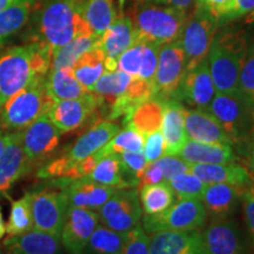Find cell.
I'll use <instances>...</instances> for the list:
<instances>
[{"label": "cell", "instance_id": "obj_1", "mask_svg": "<svg viewBox=\"0 0 254 254\" xmlns=\"http://www.w3.org/2000/svg\"><path fill=\"white\" fill-rule=\"evenodd\" d=\"M31 28V41L53 52L79 36L94 34L82 15L81 0H41Z\"/></svg>", "mask_w": 254, "mask_h": 254}, {"label": "cell", "instance_id": "obj_2", "mask_svg": "<svg viewBox=\"0 0 254 254\" xmlns=\"http://www.w3.org/2000/svg\"><path fill=\"white\" fill-rule=\"evenodd\" d=\"M52 57L50 47L36 41L12 47L0 57V110L18 92L46 78Z\"/></svg>", "mask_w": 254, "mask_h": 254}, {"label": "cell", "instance_id": "obj_3", "mask_svg": "<svg viewBox=\"0 0 254 254\" xmlns=\"http://www.w3.org/2000/svg\"><path fill=\"white\" fill-rule=\"evenodd\" d=\"M247 55L245 37L236 32H222L214 37L207 59L217 93L238 94L241 67Z\"/></svg>", "mask_w": 254, "mask_h": 254}, {"label": "cell", "instance_id": "obj_4", "mask_svg": "<svg viewBox=\"0 0 254 254\" xmlns=\"http://www.w3.org/2000/svg\"><path fill=\"white\" fill-rule=\"evenodd\" d=\"M131 19L135 41L163 46L180 39L189 18L186 12L172 6L141 5Z\"/></svg>", "mask_w": 254, "mask_h": 254}, {"label": "cell", "instance_id": "obj_5", "mask_svg": "<svg viewBox=\"0 0 254 254\" xmlns=\"http://www.w3.org/2000/svg\"><path fill=\"white\" fill-rule=\"evenodd\" d=\"M55 100L45 87V78L32 82L4 104L0 110V124L8 131L24 129L43 114L49 112Z\"/></svg>", "mask_w": 254, "mask_h": 254}, {"label": "cell", "instance_id": "obj_6", "mask_svg": "<svg viewBox=\"0 0 254 254\" xmlns=\"http://www.w3.org/2000/svg\"><path fill=\"white\" fill-rule=\"evenodd\" d=\"M207 111L220 123L232 146H241L251 140L252 109L238 94L217 93Z\"/></svg>", "mask_w": 254, "mask_h": 254}, {"label": "cell", "instance_id": "obj_7", "mask_svg": "<svg viewBox=\"0 0 254 254\" xmlns=\"http://www.w3.org/2000/svg\"><path fill=\"white\" fill-rule=\"evenodd\" d=\"M142 228L147 234L161 231H198L205 225L207 213L201 199H179L163 213L145 215Z\"/></svg>", "mask_w": 254, "mask_h": 254}, {"label": "cell", "instance_id": "obj_8", "mask_svg": "<svg viewBox=\"0 0 254 254\" xmlns=\"http://www.w3.org/2000/svg\"><path fill=\"white\" fill-rule=\"evenodd\" d=\"M218 18L201 6H195L194 13L187 19L180 37L186 60V72L207 58L218 27Z\"/></svg>", "mask_w": 254, "mask_h": 254}, {"label": "cell", "instance_id": "obj_9", "mask_svg": "<svg viewBox=\"0 0 254 254\" xmlns=\"http://www.w3.org/2000/svg\"><path fill=\"white\" fill-rule=\"evenodd\" d=\"M185 74L186 60L180 39L160 46L153 79V98L177 99Z\"/></svg>", "mask_w": 254, "mask_h": 254}, {"label": "cell", "instance_id": "obj_10", "mask_svg": "<svg viewBox=\"0 0 254 254\" xmlns=\"http://www.w3.org/2000/svg\"><path fill=\"white\" fill-rule=\"evenodd\" d=\"M104 226L119 233H127L140 224L142 209L135 187L119 189L97 211Z\"/></svg>", "mask_w": 254, "mask_h": 254}, {"label": "cell", "instance_id": "obj_11", "mask_svg": "<svg viewBox=\"0 0 254 254\" xmlns=\"http://www.w3.org/2000/svg\"><path fill=\"white\" fill-rule=\"evenodd\" d=\"M68 207L67 195L63 190H44L31 193L33 230L60 237Z\"/></svg>", "mask_w": 254, "mask_h": 254}, {"label": "cell", "instance_id": "obj_12", "mask_svg": "<svg viewBox=\"0 0 254 254\" xmlns=\"http://www.w3.org/2000/svg\"><path fill=\"white\" fill-rule=\"evenodd\" d=\"M101 106V100L90 92L77 99L55 101L47 112V116L62 133L72 132L94 118L98 109Z\"/></svg>", "mask_w": 254, "mask_h": 254}, {"label": "cell", "instance_id": "obj_13", "mask_svg": "<svg viewBox=\"0 0 254 254\" xmlns=\"http://www.w3.org/2000/svg\"><path fill=\"white\" fill-rule=\"evenodd\" d=\"M99 222V215L95 211L69 206L60 232L64 249L68 254H84Z\"/></svg>", "mask_w": 254, "mask_h": 254}, {"label": "cell", "instance_id": "obj_14", "mask_svg": "<svg viewBox=\"0 0 254 254\" xmlns=\"http://www.w3.org/2000/svg\"><path fill=\"white\" fill-rule=\"evenodd\" d=\"M20 133L24 152L30 164L43 160L52 154L62 138V132L51 122L47 113L25 127Z\"/></svg>", "mask_w": 254, "mask_h": 254}, {"label": "cell", "instance_id": "obj_15", "mask_svg": "<svg viewBox=\"0 0 254 254\" xmlns=\"http://www.w3.org/2000/svg\"><path fill=\"white\" fill-rule=\"evenodd\" d=\"M201 236L205 254H246L239 228L231 219H212Z\"/></svg>", "mask_w": 254, "mask_h": 254}, {"label": "cell", "instance_id": "obj_16", "mask_svg": "<svg viewBox=\"0 0 254 254\" xmlns=\"http://www.w3.org/2000/svg\"><path fill=\"white\" fill-rule=\"evenodd\" d=\"M134 43L135 33L132 19L120 12L116 20L101 34L99 39V47L105 55V71H117L118 58Z\"/></svg>", "mask_w": 254, "mask_h": 254}, {"label": "cell", "instance_id": "obj_17", "mask_svg": "<svg viewBox=\"0 0 254 254\" xmlns=\"http://www.w3.org/2000/svg\"><path fill=\"white\" fill-rule=\"evenodd\" d=\"M215 95V88L208 67V59L206 58L194 68L186 72L177 100H185L195 109L207 111L209 104Z\"/></svg>", "mask_w": 254, "mask_h": 254}, {"label": "cell", "instance_id": "obj_18", "mask_svg": "<svg viewBox=\"0 0 254 254\" xmlns=\"http://www.w3.org/2000/svg\"><path fill=\"white\" fill-rule=\"evenodd\" d=\"M55 184L62 187L66 193L69 206L87 208L97 212L109 200L117 189L100 185L88 180L87 178L80 179H60L55 180Z\"/></svg>", "mask_w": 254, "mask_h": 254}, {"label": "cell", "instance_id": "obj_19", "mask_svg": "<svg viewBox=\"0 0 254 254\" xmlns=\"http://www.w3.org/2000/svg\"><path fill=\"white\" fill-rule=\"evenodd\" d=\"M120 131V126L110 120L97 122L90 129L81 134L63 157L72 165L80 164L90 155L97 153Z\"/></svg>", "mask_w": 254, "mask_h": 254}, {"label": "cell", "instance_id": "obj_20", "mask_svg": "<svg viewBox=\"0 0 254 254\" xmlns=\"http://www.w3.org/2000/svg\"><path fill=\"white\" fill-rule=\"evenodd\" d=\"M148 254H205L201 232H157L150 238Z\"/></svg>", "mask_w": 254, "mask_h": 254}, {"label": "cell", "instance_id": "obj_21", "mask_svg": "<svg viewBox=\"0 0 254 254\" xmlns=\"http://www.w3.org/2000/svg\"><path fill=\"white\" fill-rule=\"evenodd\" d=\"M164 104L161 133L165 139V155H177L182 151L187 138L185 131L186 109L177 99L161 100Z\"/></svg>", "mask_w": 254, "mask_h": 254}, {"label": "cell", "instance_id": "obj_22", "mask_svg": "<svg viewBox=\"0 0 254 254\" xmlns=\"http://www.w3.org/2000/svg\"><path fill=\"white\" fill-rule=\"evenodd\" d=\"M245 187L228 184H207L201 201L206 213L214 218H230L236 212Z\"/></svg>", "mask_w": 254, "mask_h": 254}, {"label": "cell", "instance_id": "obj_23", "mask_svg": "<svg viewBox=\"0 0 254 254\" xmlns=\"http://www.w3.org/2000/svg\"><path fill=\"white\" fill-rule=\"evenodd\" d=\"M185 131L190 140L231 145L220 123L206 110H186Z\"/></svg>", "mask_w": 254, "mask_h": 254}, {"label": "cell", "instance_id": "obj_24", "mask_svg": "<svg viewBox=\"0 0 254 254\" xmlns=\"http://www.w3.org/2000/svg\"><path fill=\"white\" fill-rule=\"evenodd\" d=\"M190 172L205 184H228L245 189L253 179L250 171L237 163L190 164Z\"/></svg>", "mask_w": 254, "mask_h": 254}, {"label": "cell", "instance_id": "obj_25", "mask_svg": "<svg viewBox=\"0 0 254 254\" xmlns=\"http://www.w3.org/2000/svg\"><path fill=\"white\" fill-rule=\"evenodd\" d=\"M28 166L30 161L24 152L21 133H14L0 155V193L8 190L18 179L26 174Z\"/></svg>", "mask_w": 254, "mask_h": 254}, {"label": "cell", "instance_id": "obj_26", "mask_svg": "<svg viewBox=\"0 0 254 254\" xmlns=\"http://www.w3.org/2000/svg\"><path fill=\"white\" fill-rule=\"evenodd\" d=\"M6 254H63L60 237L31 230L4 241Z\"/></svg>", "mask_w": 254, "mask_h": 254}, {"label": "cell", "instance_id": "obj_27", "mask_svg": "<svg viewBox=\"0 0 254 254\" xmlns=\"http://www.w3.org/2000/svg\"><path fill=\"white\" fill-rule=\"evenodd\" d=\"M177 157L189 164H226L236 163L237 155L232 145L208 144L187 139Z\"/></svg>", "mask_w": 254, "mask_h": 254}, {"label": "cell", "instance_id": "obj_28", "mask_svg": "<svg viewBox=\"0 0 254 254\" xmlns=\"http://www.w3.org/2000/svg\"><path fill=\"white\" fill-rule=\"evenodd\" d=\"M163 112V101L157 98H151L138 105L128 116L125 117L124 122L126 127H132L146 138L151 133L160 131Z\"/></svg>", "mask_w": 254, "mask_h": 254}, {"label": "cell", "instance_id": "obj_29", "mask_svg": "<svg viewBox=\"0 0 254 254\" xmlns=\"http://www.w3.org/2000/svg\"><path fill=\"white\" fill-rule=\"evenodd\" d=\"M45 87L55 101L77 99L90 93V91L77 80L72 68L50 69L45 78Z\"/></svg>", "mask_w": 254, "mask_h": 254}, {"label": "cell", "instance_id": "obj_30", "mask_svg": "<svg viewBox=\"0 0 254 254\" xmlns=\"http://www.w3.org/2000/svg\"><path fill=\"white\" fill-rule=\"evenodd\" d=\"M72 71L82 86L87 91L92 92L95 82L106 72L105 71V55L99 45L84 53L74 64Z\"/></svg>", "mask_w": 254, "mask_h": 254}, {"label": "cell", "instance_id": "obj_31", "mask_svg": "<svg viewBox=\"0 0 254 254\" xmlns=\"http://www.w3.org/2000/svg\"><path fill=\"white\" fill-rule=\"evenodd\" d=\"M34 0H12L0 11V47L27 23Z\"/></svg>", "mask_w": 254, "mask_h": 254}, {"label": "cell", "instance_id": "obj_32", "mask_svg": "<svg viewBox=\"0 0 254 254\" xmlns=\"http://www.w3.org/2000/svg\"><path fill=\"white\" fill-rule=\"evenodd\" d=\"M141 209L146 215L163 213L174 204V192L170 184L164 182L155 185H144L138 189Z\"/></svg>", "mask_w": 254, "mask_h": 254}, {"label": "cell", "instance_id": "obj_33", "mask_svg": "<svg viewBox=\"0 0 254 254\" xmlns=\"http://www.w3.org/2000/svg\"><path fill=\"white\" fill-rule=\"evenodd\" d=\"M99 39L100 37L95 34H85L74 38L68 44L53 52L51 69L72 68L84 53L99 45Z\"/></svg>", "mask_w": 254, "mask_h": 254}, {"label": "cell", "instance_id": "obj_34", "mask_svg": "<svg viewBox=\"0 0 254 254\" xmlns=\"http://www.w3.org/2000/svg\"><path fill=\"white\" fill-rule=\"evenodd\" d=\"M82 15L98 37H101L118 17L113 0H86L82 2Z\"/></svg>", "mask_w": 254, "mask_h": 254}, {"label": "cell", "instance_id": "obj_35", "mask_svg": "<svg viewBox=\"0 0 254 254\" xmlns=\"http://www.w3.org/2000/svg\"><path fill=\"white\" fill-rule=\"evenodd\" d=\"M132 78L131 75L120 71V69L113 72H105L99 78V80L95 82L92 93L99 98L103 103V106H107L110 109L114 101L125 93Z\"/></svg>", "mask_w": 254, "mask_h": 254}, {"label": "cell", "instance_id": "obj_36", "mask_svg": "<svg viewBox=\"0 0 254 254\" xmlns=\"http://www.w3.org/2000/svg\"><path fill=\"white\" fill-rule=\"evenodd\" d=\"M84 178H87L88 180L100 184V185L110 186L117 190L129 187L124 178L118 155H106V157L100 158L92 172Z\"/></svg>", "mask_w": 254, "mask_h": 254}, {"label": "cell", "instance_id": "obj_37", "mask_svg": "<svg viewBox=\"0 0 254 254\" xmlns=\"http://www.w3.org/2000/svg\"><path fill=\"white\" fill-rule=\"evenodd\" d=\"M126 233L98 225L88 241L84 254H122Z\"/></svg>", "mask_w": 254, "mask_h": 254}, {"label": "cell", "instance_id": "obj_38", "mask_svg": "<svg viewBox=\"0 0 254 254\" xmlns=\"http://www.w3.org/2000/svg\"><path fill=\"white\" fill-rule=\"evenodd\" d=\"M144 136L132 127L119 131L106 145L95 153L98 159L106 155H119L126 152H141L144 148Z\"/></svg>", "mask_w": 254, "mask_h": 254}, {"label": "cell", "instance_id": "obj_39", "mask_svg": "<svg viewBox=\"0 0 254 254\" xmlns=\"http://www.w3.org/2000/svg\"><path fill=\"white\" fill-rule=\"evenodd\" d=\"M8 237H17L33 230L31 209V193H26L19 200L12 202L11 214L5 226Z\"/></svg>", "mask_w": 254, "mask_h": 254}, {"label": "cell", "instance_id": "obj_40", "mask_svg": "<svg viewBox=\"0 0 254 254\" xmlns=\"http://www.w3.org/2000/svg\"><path fill=\"white\" fill-rule=\"evenodd\" d=\"M122 165L123 174L129 187L138 189L139 183L144 174L148 161L146 160L144 152H126L118 155Z\"/></svg>", "mask_w": 254, "mask_h": 254}, {"label": "cell", "instance_id": "obj_41", "mask_svg": "<svg viewBox=\"0 0 254 254\" xmlns=\"http://www.w3.org/2000/svg\"><path fill=\"white\" fill-rule=\"evenodd\" d=\"M178 199H201L207 184L193 173L187 172L168 182Z\"/></svg>", "mask_w": 254, "mask_h": 254}, {"label": "cell", "instance_id": "obj_42", "mask_svg": "<svg viewBox=\"0 0 254 254\" xmlns=\"http://www.w3.org/2000/svg\"><path fill=\"white\" fill-rule=\"evenodd\" d=\"M238 95L249 105L251 109L254 107V44L247 51V55L241 67Z\"/></svg>", "mask_w": 254, "mask_h": 254}, {"label": "cell", "instance_id": "obj_43", "mask_svg": "<svg viewBox=\"0 0 254 254\" xmlns=\"http://www.w3.org/2000/svg\"><path fill=\"white\" fill-rule=\"evenodd\" d=\"M144 47L145 43L142 41H135L131 47H128L118 58V69L127 73L133 78L138 77L142 55H144Z\"/></svg>", "mask_w": 254, "mask_h": 254}, {"label": "cell", "instance_id": "obj_44", "mask_svg": "<svg viewBox=\"0 0 254 254\" xmlns=\"http://www.w3.org/2000/svg\"><path fill=\"white\" fill-rule=\"evenodd\" d=\"M150 237L140 225L127 232L122 254H148Z\"/></svg>", "mask_w": 254, "mask_h": 254}, {"label": "cell", "instance_id": "obj_45", "mask_svg": "<svg viewBox=\"0 0 254 254\" xmlns=\"http://www.w3.org/2000/svg\"><path fill=\"white\" fill-rule=\"evenodd\" d=\"M153 164L160 168L163 172L164 180L166 183L173 180L174 178L182 176L184 173L190 172V164L183 160L182 158L176 155H164L158 160L153 161Z\"/></svg>", "mask_w": 254, "mask_h": 254}, {"label": "cell", "instance_id": "obj_46", "mask_svg": "<svg viewBox=\"0 0 254 254\" xmlns=\"http://www.w3.org/2000/svg\"><path fill=\"white\" fill-rule=\"evenodd\" d=\"M160 46L153 43H145L144 55H142L140 71L138 78L151 82L153 85V79L158 66V56Z\"/></svg>", "mask_w": 254, "mask_h": 254}, {"label": "cell", "instance_id": "obj_47", "mask_svg": "<svg viewBox=\"0 0 254 254\" xmlns=\"http://www.w3.org/2000/svg\"><path fill=\"white\" fill-rule=\"evenodd\" d=\"M165 139L163 133L160 131L151 133L150 135L146 136V141L144 142V152L146 160L148 161V164L153 163V161L158 160L159 158L164 157L165 155Z\"/></svg>", "mask_w": 254, "mask_h": 254}, {"label": "cell", "instance_id": "obj_48", "mask_svg": "<svg viewBox=\"0 0 254 254\" xmlns=\"http://www.w3.org/2000/svg\"><path fill=\"white\" fill-rule=\"evenodd\" d=\"M234 0H196L195 6L207 9L215 18H226L230 13Z\"/></svg>", "mask_w": 254, "mask_h": 254}, {"label": "cell", "instance_id": "obj_49", "mask_svg": "<svg viewBox=\"0 0 254 254\" xmlns=\"http://www.w3.org/2000/svg\"><path fill=\"white\" fill-rule=\"evenodd\" d=\"M243 206H244V214H245V220L249 227L251 238H252L253 249H254V198L250 194L247 190L243 194Z\"/></svg>", "mask_w": 254, "mask_h": 254}, {"label": "cell", "instance_id": "obj_50", "mask_svg": "<svg viewBox=\"0 0 254 254\" xmlns=\"http://www.w3.org/2000/svg\"><path fill=\"white\" fill-rule=\"evenodd\" d=\"M164 182V176L160 168H159L155 164L151 163L147 165V167H146L145 172L142 174L140 179V183H139L138 189L144 185H155V184H160Z\"/></svg>", "mask_w": 254, "mask_h": 254}, {"label": "cell", "instance_id": "obj_51", "mask_svg": "<svg viewBox=\"0 0 254 254\" xmlns=\"http://www.w3.org/2000/svg\"><path fill=\"white\" fill-rule=\"evenodd\" d=\"M254 9V0H234L230 13L226 19H233L246 13H250Z\"/></svg>", "mask_w": 254, "mask_h": 254}, {"label": "cell", "instance_id": "obj_52", "mask_svg": "<svg viewBox=\"0 0 254 254\" xmlns=\"http://www.w3.org/2000/svg\"><path fill=\"white\" fill-rule=\"evenodd\" d=\"M155 1H160V2H165L168 6H172L174 8L180 9V11L186 12L196 4V0H155Z\"/></svg>", "mask_w": 254, "mask_h": 254}, {"label": "cell", "instance_id": "obj_53", "mask_svg": "<svg viewBox=\"0 0 254 254\" xmlns=\"http://www.w3.org/2000/svg\"><path fill=\"white\" fill-rule=\"evenodd\" d=\"M11 136L12 134H5V133L0 132V155L5 151L6 146L8 145L9 140H11Z\"/></svg>", "mask_w": 254, "mask_h": 254}, {"label": "cell", "instance_id": "obj_54", "mask_svg": "<svg viewBox=\"0 0 254 254\" xmlns=\"http://www.w3.org/2000/svg\"><path fill=\"white\" fill-rule=\"evenodd\" d=\"M250 136H251V142L254 140V107L251 111V131H250Z\"/></svg>", "mask_w": 254, "mask_h": 254}, {"label": "cell", "instance_id": "obj_55", "mask_svg": "<svg viewBox=\"0 0 254 254\" xmlns=\"http://www.w3.org/2000/svg\"><path fill=\"white\" fill-rule=\"evenodd\" d=\"M5 233H6V228H5V224H4V219H2L1 208H0V239L5 236Z\"/></svg>", "mask_w": 254, "mask_h": 254}, {"label": "cell", "instance_id": "obj_56", "mask_svg": "<svg viewBox=\"0 0 254 254\" xmlns=\"http://www.w3.org/2000/svg\"><path fill=\"white\" fill-rule=\"evenodd\" d=\"M250 165L252 171L254 172V140L251 144V153H250Z\"/></svg>", "mask_w": 254, "mask_h": 254}, {"label": "cell", "instance_id": "obj_57", "mask_svg": "<svg viewBox=\"0 0 254 254\" xmlns=\"http://www.w3.org/2000/svg\"><path fill=\"white\" fill-rule=\"evenodd\" d=\"M245 23L246 24H253L254 23V9L252 12H250V14L247 15L245 19Z\"/></svg>", "mask_w": 254, "mask_h": 254}, {"label": "cell", "instance_id": "obj_58", "mask_svg": "<svg viewBox=\"0 0 254 254\" xmlns=\"http://www.w3.org/2000/svg\"><path fill=\"white\" fill-rule=\"evenodd\" d=\"M11 2L12 0H0V11H2L5 7H7Z\"/></svg>", "mask_w": 254, "mask_h": 254}, {"label": "cell", "instance_id": "obj_59", "mask_svg": "<svg viewBox=\"0 0 254 254\" xmlns=\"http://www.w3.org/2000/svg\"><path fill=\"white\" fill-rule=\"evenodd\" d=\"M139 2H145V1H150V0H138Z\"/></svg>", "mask_w": 254, "mask_h": 254}, {"label": "cell", "instance_id": "obj_60", "mask_svg": "<svg viewBox=\"0 0 254 254\" xmlns=\"http://www.w3.org/2000/svg\"><path fill=\"white\" fill-rule=\"evenodd\" d=\"M0 254H2V253H1V251H0Z\"/></svg>", "mask_w": 254, "mask_h": 254}]
</instances>
